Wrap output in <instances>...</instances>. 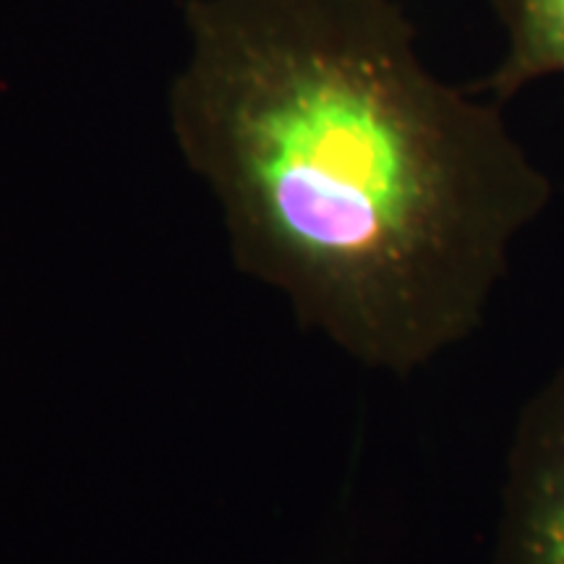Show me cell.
Here are the masks:
<instances>
[{
    "instance_id": "7a4b0ae2",
    "label": "cell",
    "mask_w": 564,
    "mask_h": 564,
    "mask_svg": "<svg viewBox=\"0 0 564 564\" xmlns=\"http://www.w3.org/2000/svg\"><path fill=\"white\" fill-rule=\"evenodd\" d=\"M494 564H564V366L514 421Z\"/></svg>"
},
{
    "instance_id": "6da1fadb",
    "label": "cell",
    "mask_w": 564,
    "mask_h": 564,
    "mask_svg": "<svg viewBox=\"0 0 564 564\" xmlns=\"http://www.w3.org/2000/svg\"><path fill=\"white\" fill-rule=\"evenodd\" d=\"M167 116L232 262L408 373L481 329L552 181L499 102L426 68L394 0H188Z\"/></svg>"
},
{
    "instance_id": "3957f363",
    "label": "cell",
    "mask_w": 564,
    "mask_h": 564,
    "mask_svg": "<svg viewBox=\"0 0 564 564\" xmlns=\"http://www.w3.org/2000/svg\"><path fill=\"white\" fill-rule=\"evenodd\" d=\"M507 32V53L474 91L505 102L535 79L564 74V0H494Z\"/></svg>"
}]
</instances>
